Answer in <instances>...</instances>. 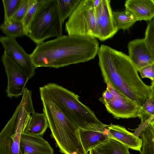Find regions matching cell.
Returning a JSON list of instances; mask_svg holds the SVG:
<instances>
[{"instance_id":"9c48e42d","label":"cell","mask_w":154,"mask_h":154,"mask_svg":"<svg viewBox=\"0 0 154 154\" xmlns=\"http://www.w3.org/2000/svg\"><path fill=\"white\" fill-rule=\"evenodd\" d=\"M1 61L8 79L5 90L7 96L12 99L23 95L25 86L29 79L4 51Z\"/></svg>"},{"instance_id":"44dd1931","label":"cell","mask_w":154,"mask_h":154,"mask_svg":"<svg viewBox=\"0 0 154 154\" xmlns=\"http://www.w3.org/2000/svg\"><path fill=\"white\" fill-rule=\"evenodd\" d=\"M137 117L141 120L139 127L154 121V96L151 95L138 110Z\"/></svg>"},{"instance_id":"52a82bcc","label":"cell","mask_w":154,"mask_h":154,"mask_svg":"<svg viewBox=\"0 0 154 154\" xmlns=\"http://www.w3.org/2000/svg\"><path fill=\"white\" fill-rule=\"evenodd\" d=\"M68 35L96 36V19L92 0H81L65 24Z\"/></svg>"},{"instance_id":"9a60e30c","label":"cell","mask_w":154,"mask_h":154,"mask_svg":"<svg viewBox=\"0 0 154 154\" xmlns=\"http://www.w3.org/2000/svg\"><path fill=\"white\" fill-rule=\"evenodd\" d=\"M125 6L137 21L149 22L154 18L153 0H127Z\"/></svg>"},{"instance_id":"7402d4cb","label":"cell","mask_w":154,"mask_h":154,"mask_svg":"<svg viewBox=\"0 0 154 154\" xmlns=\"http://www.w3.org/2000/svg\"><path fill=\"white\" fill-rule=\"evenodd\" d=\"M140 136L143 141L140 154H154V135L148 124L141 131Z\"/></svg>"},{"instance_id":"ba28073f","label":"cell","mask_w":154,"mask_h":154,"mask_svg":"<svg viewBox=\"0 0 154 154\" xmlns=\"http://www.w3.org/2000/svg\"><path fill=\"white\" fill-rule=\"evenodd\" d=\"M105 83L111 92L110 97L102 102L107 111L117 119L137 117L140 106L117 90L109 82Z\"/></svg>"},{"instance_id":"1f68e13d","label":"cell","mask_w":154,"mask_h":154,"mask_svg":"<svg viewBox=\"0 0 154 154\" xmlns=\"http://www.w3.org/2000/svg\"><path fill=\"white\" fill-rule=\"evenodd\" d=\"M23 153V154H27L26 153Z\"/></svg>"},{"instance_id":"603a6c76","label":"cell","mask_w":154,"mask_h":154,"mask_svg":"<svg viewBox=\"0 0 154 154\" xmlns=\"http://www.w3.org/2000/svg\"><path fill=\"white\" fill-rule=\"evenodd\" d=\"M81 0H57L60 18L63 24L75 10Z\"/></svg>"},{"instance_id":"4316f807","label":"cell","mask_w":154,"mask_h":154,"mask_svg":"<svg viewBox=\"0 0 154 154\" xmlns=\"http://www.w3.org/2000/svg\"><path fill=\"white\" fill-rule=\"evenodd\" d=\"M29 3V0H22L20 6L16 12L8 19L22 21L27 11Z\"/></svg>"},{"instance_id":"5b68a950","label":"cell","mask_w":154,"mask_h":154,"mask_svg":"<svg viewBox=\"0 0 154 154\" xmlns=\"http://www.w3.org/2000/svg\"><path fill=\"white\" fill-rule=\"evenodd\" d=\"M35 112L32 95L24 93L12 116L0 133V154H23L20 149L21 136Z\"/></svg>"},{"instance_id":"83f0119b","label":"cell","mask_w":154,"mask_h":154,"mask_svg":"<svg viewBox=\"0 0 154 154\" xmlns=\"http://www.w3.org/2000/svg\"><path fill=\"white\" fill-rule=\"evenodd\" d=\"M142 78H147L154 80V63L147 66L138 71Z\"/></svg>"},{"instance_id":"8fae6325","label":"cell","mask_w":154,"mask_h":154,"mask_svg":"<svg viewBox=\"0 0 154 154\" xmlns=\"http://www.w3.org/2000/svg\"><path fill=\"white\" fill-rule=\"evenodd\" d=\"M95 9L96 36L101 41L112 37L118 31L114 21L109 0H101Z\"/></svg>"},{"instance_id":"d6986e66","label":"cell","mask_w":154,"mask_h":154,"mask_svg":"<svg viewBox=\"0 0 154 154\" xmlns=\"http://www.w3.org/2000/svg\"><path fill=\"white\" fill-rule=\"evenodd\" d=\"M0 29L5 36L16 38L26 35L22 21L8 19L0 25Z\"/></svg>"},{"instance_id":"7a4b0ae2","label":"cell","mask_w":154,"mask_h":154,"mask_svg":"<svg viewBox=\"0 0 154 154\" xmlns=\"http://www.w3.org/2000/svg\"><path fill=\"white\" fill-rule=\"evenodd\" d=\"M97 55L105 83L109 82L125 96L142 106L151 95L150 86L140 79L128 55L102 44Z\"/></svg>"},{"instance_id":"2e32d148","label":"cell","mask_w":154,"mask_h":154,"mask_svg":"<svg viewBox=\"0 0 154 154\" xmlns=\"http://www.w3.org/2000/svg\"><path fill=\"white\" fill-rule=\"evenodd\" d=\"M108 127L98 130L80 129L81 141L87 153H88L91 149H94L109 138Z\"/></svg>"},{"instance_id":"30bf717a","label":"cell","mask_w":154,"mask_h":154,"mask_svg":"<svg viewBox=\"0 0 154 154\" xmlns=\"http://www.w3.org/2000/svg\"><path fill=\"white\" fill-rule=\"evenodd\" d=\"M0 42L5 52L29 79L35 75L36 69L30 54L26 52L16 38L1 36Z\"/></svg>"},{"instance_id":"f1b7e54d","label":"cell","mask_w":154,"mask_h":154,"mask_svg":"<svg viewBox=\"0 0 154 154\" xmlns=\"http://www.w3.org/2000/svg\"><path fill=\"white\" fill-rule=\"evenodd\" d=\"M150 87L151 90V95L154 96V80L152 81Z\"/></svg>"},{"instance_id":"277c9868","label":"cell","mask_w":154,"mask_h":154,"mask_svg":"<svg viewBox=\"0 0 154 154\" xmlns=\"http://www.w3.org/2000/svg\"><path fill=\"white\" fill-rule=\"evenodd\" d=\"M43 87L63 114L79 129L98 130L108 127L79 101V96L75 93L54 83Z\"/></svg>"},{"instance_id":"4dcf8cb0","label":"cell","mask_w":154,"mask_h":154,"mask_svg":"<svg viewBox=\"0 0 154 154\" xmlns=\"http://www.w3.org/2000/svg\"><path fill=\"white\" fill-rule=\"evenodd\" d=\"M89 154H99L94 149H93L89 151Z\"/></svg>"},{"instance_id":"484cf974","label":"cell","mask_w":154,"mask_h":154,"mask_svg":"<svg viewBox=\"0 0 154 154\" xmlns=\"http://www.w3.org/2000/svg\"><path fill=\"white\" fill-rule=\"evenodd\" d=\"M144 38L154 60V18L148 22Z\"/></svg>"},{"instance_id":"5bb4252c","label":"cell","mask_w":154,"mask_h":154,"mask_svg":"<svg viewBox=\"0 0 154 154\" xmlns=\"http://www.w3.org/2000/svg\"><path fill=\"white\" fill-rule=\"evenodd\" d=\"M108 130L109 138L119 141L129 149L139 152L141 151L142 139L128 131L125 127L111 124L109 125Z\"/></svg>"},{"instance_id":"ac0fdd59","label":"cell","mask_w":154,"mask_h":154,"mask_svg":"<svg viewBox=\"0 0 154 154\" xmlns=\"http://www.w3.org/2000/svg\"><path fill=\"white\" fill-rule=\"evenodd\" d=\"M129 149L119 141L109 138L94 149L99 154H130Z\"/></svg>"},{"instance_id":"8992f818","label":"cell","mask_w":154,"mask_h":154,"mask_svg":"<svg viewBox=\"0 0 154 154\" xmlns=\"http://www.w3.org/2000/svg\"><path fill=\"white\" fill-rule=\"evenodd\" d=\"M62 24L57 0H41L26 35L37 45L50 37L62 36Z\"/></svg>"},{"instance_id":"7c38bea8","label":"cell","mask_w":154,"mask_h":154,"mask_svg":"<svg viewBox=\"0 0 154 154\" xmlns=\"http://www.w3.org/2000/svg\"><path fill=\"white\" fill-rule=\"evenodd\" d=\"M128 56L138 71L154 63V60L144 38L129 42L128 45Z\"/></svg>"},{"instance_id":"cb8c5ba5","label":"cell","mask_w":154,"mask_h":154,"mask_svg":"<svg viewBox=\"0 0 154 154\" xmlns=\"http://www.w3.org/2000/svg\"><path fill=\"white\" fill-rule=\"evenodd\" d=\"M4 11V20L11 17L20 6L22 0H2Z\"/></svg>"},{"instance_id":"f546056e","label":"cell","mask_w":154,"mask_h":154,"mask_svg":"<svg viewBox=\"0 0 154 154\" xmlns=\"http://www.w3.org/2000/svg\"><path fill=\"white\" fill-rule=\"evenodd\" d=\"M147 124H148L152 132L154 135V121H151Z\"/></svg>"},{"instance_id":"3957f363","label":"cell","mask_w":154,"mask_h":154,"mask_svg":"<svg viewBox=\"0 0 154 154\" xmlns=\"http://www.w3.org/2000/svg\"><path fill=\"white\" fill-rule=\"evenodd\" d=\"M39 91L51 136L60 152L64 154H88L82 146L79 129L63 114L43 86L39 87Z\"/></svg>"},{"instance_id":"6da1fadb","label":"cell","mask_w":154,"mask_h":154,"mask_svg":"<svg viewBox=\"0 0 154 154\" xmlns=\"http://www.w3.org/2000/svg\"><path fill=\"white\" fill-rule=\"evenodd\" d=\"M96 38L91 35H67L37 45L30 54L36 68H58L93 59L99 49Z\"/></svg>"},{"instance_id":"d4e9b609","label":"cell","mask_w":154,"mask_h":154,"mask_svg":"<svg viewBox=\"0 0 154 154\" xmlns=\"http://www.w3.org/2000/svg\"><path fill=\"white\" fill-rule=\"evenodd\" d=\"M41 1V0H29L28 9L22 21L25 31L26 35L30 23Z\"/></svg>"},{"instance_id":"4fadbf2b","label":"cell","mask_w":154,"mask_h":154,"mask_svg":"<svg viewBox=\"0 0 154 154\" xmlns=\"http://www.w3.org/2000/svg\"><path fill=\"white\" fill-rule=\"evenodd\" d=\"M20 149L27 154H53L54 149L49 143L41 136L22 133Z\"/></svg>"},{"instance_id":"e0dca14e","label":"cell","mask_w":154,"mask_h":154,"mask_svg":"<svg viewBox=\"0 0 154 154\" xmlns=\"http://www.w3.org/2000/svg\"><path fill=\"white\" fill-rule=\"evenodd\" d=\"M49 124L47 117L43 112L33 113L23 133L42 137Z\"/></svg>"},{"instance_id":"ffe728a7","label":"cell","mask_w":154,"mask_h":154,"mask_svg":"<svg viewBox=\"0 0 154 154\" xmlns=\"http://www.w3.org/2000/svg\"><path fill=\"white\" fill-rule=\"evenodd\" d=\"M113 15L118 30H128L137 21L134 15L126 9L122 11L113 12Z\"/></svg>"}]
</instances>
